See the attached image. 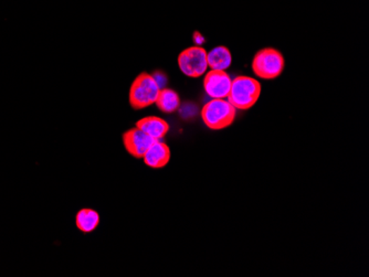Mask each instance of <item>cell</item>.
<instances>
[{"label": "cell", "instance_id": "cell-12", "mask_svg": "<svg viewBox=\"0 0 369 277\" xmlns=\"http://www.w3.org/2000/svg\"><path fill=\"white\" fill-rule=\"evenodd\" d=\"M75 224L83 233H91L100 224V214L92 209H82L75 217Z\"/></svg>", "mask_w": 369, "mask_h": 277}, {"label": "cell", "instance_id": "cell-6", "mask_svg": "<svg viewBox=\"0 0 369 277\" xmlns=\"http://www.w3.org/2000/svg\"><path fill=\"white\" fill-rule=\"evenodd\" d=\"M231 77L226 71L211 70L204 80V89L211 98H227L231 89Z\"/></svg>", "mask_w": 369, "mask_h": 277}, {"label": "cell", "instance_id": "cell-7", "mask_svg": "<svg viewBox=\"0 0 369 277\" xmlns=\"http://www.w3.org/2000/svg\"><path fill=\"white\" fill-rule=\"evenodd\" d=\"M154 141L155 139L137 127L123 134V145L126 152L137 160H143L144 155Z\"/></svg>", "mask_w": 369, "mask_h": 277}, {"label": "cell", "instance_id": "cell-2", "mask_svg": "<svg viewBox=\"0 0 369 277\" xmlns=\"http://www.w3.org/2000/svg\"><path fill=\"white\" fill-rule=\"evenodd\" d=\"M237 110L225 98H211L201 110V118L208 129L220 131L234 124Z\"/></svg>", "mask_w": 369, "mask_h": 277}, {"label": "cell", "instance_id": "cell-5", "mask_svg": "<svg viewBox=\"0 0 369 277\" xmlns=\"http://www.w3.org/2000/svg\"><path fill=\"white\" fill-rule=\"evenodd\" d=\"M178 65L186 77H200L207 72V51L203 46H190L180 54Z\"/></svg>", "mask_w": 369, "mask_h": 277}, {"label": "cell", "instance_id": "cell-13", "mask_svg": "<svg viewBox=\"0 0 369 277\" xmlns=\"http://www.w3.org/2000/svg\"><path fill=\"white\" fill-rule=\"evenodd\" d=\"M194 42H195L196 46H200L205 42V38L199 32H195L194 34Z\"/></svg>", "mask_w": 369, "mask_h": 277}, {"label": "cell", "instance_id": "cell-9", "mask_svg": "<svg viewBox=\"0 0 369 277\" xmlns=\"http://www.w3.org/2000/svg\"><path fill=\"white\" fill-rule=\"evenodd\" d=\"M136 127L147 134L155 141H162L170 131L168 123L157 116H147V117L142 118L136 123Z\"/></svg>", "mask_w": 369, "mask_h": 277}, {"label": "cell", "instance_id": "cell-8", "mask_svg": "<svg viewBox=\"0 0 369 277\" xmlns=\"http://www.w3.org/2000/svg\"><path fill=\"white\" fill-rule=\"evenodd\" d=\"M143 160L151 169H162L170 162V147L162 141H155L144 155Z\"/></svg>", "mask_w": 369, "mask_h": 277}, {"label": "cell", "instance_id": "cell-11", "mask_svg": "<svg viewBox=\"0 0 369 277\" xmlns=\"http://www.w3.org/2000/svg\"><path fill=\"white\" fill-rule=\"evenodd\" d=\"M155 104L163 113H174L180 106V95L172 89H161Z\"/></svg>", "mask_w": 369, "mask_h": 277}, {"label": "cell", "instance_id": "cell-10", "mask_svg": "<svg viewBox=\"0 0 369 277\" xmlns=\"http://www.w3.org/2000/svg\"><path fill=\"white\" fill-rule=\"evenodd\" d=\"M208 67L211 70L226 71L232 63V54L225 46H215L211 52H207Z\"/></svg>", "mask_w": 369, "mask_h": 277}, {"label": "cell", "instance_id": "cell-4", "mask_svg": "<svg viewBox=\"0 0 369 277\" xmlns=\"http://www.w3.org/2000/svg\"><path fill=\"white\" fill-rule=\"evenodd\" d=\"M252 71L262 80H275L284 71L283 54L273 48H264L254 54Z\"/></svg>", "mask_w": 369, "mask_h": 277}, {"label": "cell", "instance_id": "cell-1", "mask_svg": "<svg viewBox=\"0 0 369 277\" xmlns=\"http://www.w3.org/2000/svg\"><path fill=\"white\" fill-rule=\"evenodd\" d=\"M261 90V83L259 81L254 77L242 75L232 80L227 98L236 110H250L259 101Z\"/></svg>", "mask_w": 369, "mask_h": 277}, {"label": "cell", "instance_id": "cell-3", "mask_svg": "<svg viewBox=\"0 0 369 277\" xmlns=\"http://www.w3.org/2000/svg\"><path fill=\"white\" fill-rule=\"evenodd\" d=\"M159 91L161 88L155 80L154 75L145 72L141 73L133 81L130 89V95H128L130 104L134 110L149 108L156 102Z\"/></svg>", "mask_w": 369, "mask_h": 277}]
</instances>
